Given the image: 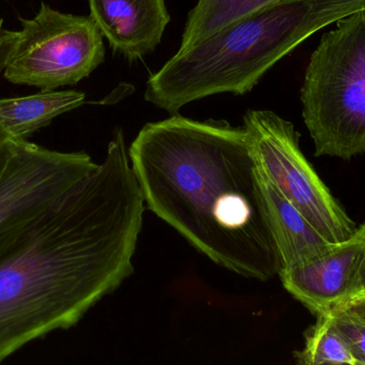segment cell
Listing matches in <instances>:
<instances>
[{
  "label": "cell",
  "mask_w": 365,
  "mask_h": 365,
  "mask_svg": "<svg viewBox=\"0 0 365 365\" xmlns=\"http://www.w3.org/2000/svg\"><path fill=\"white\" fill-rule=\"evenodd\" d=\"M90 17L115 53L136 61L162 42L170 14L166 0H88Z\"/></svg>",
  "instance_id": "9c48e42d"
},
{
  "label": "cell",
  "mask_w": 365,
  "mask_h": 365,
  "mask_svg": "<svg viewBox=\"0 0 365 365\" xmlns=\"http://www.w3.org/2000/svg\"><path fill=\"white\" fill-rule=\"evenodd\" d=\"M336 309L343 311L354 319H359L360 322L365 324V295L351 298Z\"/></svg>",
  "instance_id": "9a60e30c"
},
{
  "label": "cell",
  "mask_w": 365,
  "mask_h": 365,
  "mask_svg": "<svg viewBox=\"0 0 365 365\" xmlns=\"http://www.w3.org/2000/svg\"><path fill=\"white\" fill-rule=\"evenodd\" d=\"M365 11V0H292L270 6L179 48L152 75L145 98L171 115L216 94L244 96L312 34Z\"/></svg>",
  "instance_id": "3957f363"
},
{
  "label": "cell",
  "mask_w": 365,
  "mask_h": 365,
  "mask_svg": "<svg viewBox=\"0 0 365 365\" xmlns=\"http://www.w3.org/2000/svg\"><path fill=\"white\" fill-rule=\"evenodd\" d=\"M257 181L281 270L313 261L336 245L325 240L259 169Z\"/></svg>",
  "instance_id": "30bf717a"
},
{
  "label": "cell",
  "mask_w": 365,
  "mask_h": 365,
  "mask_svg": "<svg viewBox=\"0 0 365 365\" xmlns=\"http://www.w3.org/2000/svg\"><path fill=\"white\" fill-rule=\"evenodd\" d=\"M327 317L357 362L365 364V324L338 309L331 311Z\"/></svg>",
  "instance_id": "5bb4252c"
},
{
  "label": "cell",
  "mask_w": 365,
  "mask_h": 365,
  "mask_svg": "<svg viewBox=\"0 0 365 365\" xmlns=\"http://www.w3.org/2000/svg\"><path fill=\"white\" fill-rule=\"evenodd\" d=\"M355 365H365V364H360V362H356Z\"/></svg>",
  "instance_id": "ffe728a7"
},
{
  "label": "cell",
  "mask_w": 365,
  "mask_h": 365,
  "mask_svg": "<svg viewBox=\"0 0 365 365\" xmlns=\"http://www.w3.org/2000/svg\"><path fill=\"white\" fill-rule=\"evenodd\" d=\"M85 101V93L75 90L0 98V139L13 143L26 140L55 118L81 107Z\"/></svg>",
  "instance_id": "8fae6325"
},
{
  "label": "cell",
  "mask_w": 365,
  "mask_h": 365,
  "mask_svg": "<svg viewBox=\"0 0 365 365\" xmlns=\"http://www.w3.org/2000/svg\"><path fill=\"white\" fill-rule=\"evenodd\" d=\"M359 295H365V255L360 267L359 276H358L357 295L356 296Z\"/></svg>",
  "instance_id": "ac0fdd59"
},
{
  "label": "cell",
  "mask_w": 365,
  "mask_h": 365,
  "mask_svg": "<svg viewBox=\"0 0 365 365\" xmlns=\"http://www.w3.org/2000/svg\"><path fill=\"white\" fill-rule=\"evenodd\" d=\"M13 141H4L0 139V179L8 166L9 160L12 155L13 148H14Z\"/></svg>",
  "instance_id": "e0dca14e"
},
{
  "label": "cell",
  "mask_w": 365,
  "mask_h": 365,
  "mask_svg": "<svg viewBox=\"0 0 365 365\" xmlns=\"http://www.w3.org/2000/svg\"><path fill=\"white\" fill-rule=\"evenodd\" d=\"M98 165L86 152H59L16 141L0 179V257L42 212Z\"/></svg>",
  "instance_id": "52a82bcc"
},
{
  "label": "cell",
  "mask_w": 365,
  "mask_h": 365,
  "mask_svg": "<svg viewBox=\"0 0 365 365\" xmlns=\"http://www.w3.org/2000/svg\"><path fill=\"white\" fill-rule=\"evenodd\" d=\"M292 0H197L188 13L180 48L200 42L230 24Z\"/></svg>",
  "instance_id": "7c38bea8"
},
{
  "label": "cell",
  "mask_w": 365,
  "mask_h": 365,
  "mask_svg": "<svg viewBox=\"0 0 365 365\" xmlns=\"http://www.w3.org/2000/svg\"><path fill=\"white\" fill-rule=\"evenodd\" d=\"M128 155L147 207L199 252L246 278L279 276L280 259L242 126L175 113L145 124Z\"/></svg>",
  "instance_id": "7a4b0ae2"
},
{
  "label": "cell",
  "mask_w": 365,
  "mask_h": 365,
  "mask_svg": "<svg viewBox=\"0 0 365 365\" xmlns=\"http://www.w3.org/2000/svg\"><path fill=\"white\" fill-rule=\"evenodd\" d=\"M242 121L264 177L328 242L349 240L358 225L304 158L294 124L270 110H248Z\"/></svg>",
  "instance_id": "8992f818"
},
{
  "label": "cell",
  "mask_w": 365,
  "mask_h": 365,
  "mask_svg": "<svg viewBox=\"0 0 365 365\" xmlns=\"http://www.w3.org/2000/svg\"><path fill=\"white\" fill-rule=\"evenodd\" d=\"M311 55L300 91L314 155L365 152V11L336 21Z\"/></svg>",
  "instance_id": "277c9868"
},
{
  "label": "cell",
  "mask_w": 365,
  "mask_h": 365,
  "mask_svg": "<svg viewBox=\"0 0 365 365\" xmlns=\"http://www.w3.org/2000/svg\"><path fill=\"white\" fill-rule=\"evenodd\" d=\"M296 355L311 365H355L357 362L327 315L317 317V324L307 334L304 349Z\"/></svg>",
  "instance_id": "4fadbf2b"
},
{
  "label": "cell",
  "mask_w": 365,
  "mask_h": 365,
  "mask_svg": "<svg viewBox=\"0 0 365 365\" xmlns=\"http://www.w3.org/2000/svg\"><path fill=\"white\" fill-rule=\"evenodd\" d=\"M145 203L125 136L40 215L0 257V364L76 325L134 272Z\"/></svg>",
  "instance_id": "6da1fadb"
},
{
  "label": "cell",
  "mask_w": 365,
  "mask_h": 365,
  "mask_svg": "<svg viewBox=\"0 0 365 365\" xmlns=\"http://www.w3.org/2000/svg\"><path fill=\"white\" fill-rule=\"evenodd\" d=\"M296 362H297V365H311L307 360L298 355H296Z\"/></svg>",
  "instance_id": "d6986e66"
},
{
  "label": "cell",
  "mask_w": 365,
  "mask_h": 365,
  "mask_svg": "<svg viewBox=\"0 0 365 365\" xmlns=\"http://www.w3.org/2000/svg\"><path fill=\"white\" fill-rule=\"evenodd\" d=\"M4 21L0 19V73L4 72L6 68V60H8L9 51H10L11 43L14 38L15 31H9L2 28Z\"/></svg>",
  "instance_id": "2e32d148"
},
{
  "label": "cell",
  "mask_w": 365,
  "mask_h": 365,
  "mask_svg": "<svg viewBox=\"0 0 365 365\" xmlns=\"http://www.w3.org/2000/svg\"><path fill=\"white\" fill-rule=\"evenodd\" d=\"M19 21L4 71L10 83L55 91L76 85L105 61L104 38L90 16L41 2L34 19Z\"/></svg>",
  "instance_id": "5b68a950"
},
{
  "label": "cell",
  "mask_w": 365,
  "mask_h": 365,
  "mask_svg": "<svg viewBox=\"0 0 365 365\" xmlns=\"http://www.w3.org/2000/svg\"><path fill=\"white\" fill-rule=\"evenodd\" d=\"M365 255V222L349 240L302 265L281 270L284 289L313 314L328 315L357 295L358 276Z\"/></svg>",
  "instance_id": "ba28073f"
}]
</instances>
